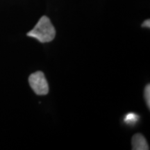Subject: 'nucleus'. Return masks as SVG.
Here are the masks:
<instances>
[{
  "mask_svg": "<svg viewBox=\"0 0 150 150\" xmlns=\"http://www.w3.org/2000/svg\"><path fill=\"white\" fill-rule=\"evenodd\" d=\"M31 88L36 95H45L49 93V86L44 73L38 71L31 74L29 77Z\"/></svg>",
  "mask_w": 150,
  "mask_h": 150,
  "instance_id": "f03ea898",
  "label": "nucleus"
},
{
  "mask_svg": "<svg viewBox=\"0 0 150 150\" xmlns=\"http://www.w3.org/2000/svg\"><path fill=\"white\" fill-rule=\"evenodd\" d=\"M140 117L136 113L134 112H129L125 116L124 122L128 125H135L139 120Z\"/></svg>",
  "mask_w": 150,
  "mask_h": 150,
  "instance_id": "20e7f679",
  "label": "nucleus"
},
{
  "mask_svg": "<svg viewBox=\"0 0 150 150\" xmlns=\"http://www.w3.org/2000/svg\"><path fill=\"white\" fill-rule=\"evenodd\" d=\"M142 27H150V20H146L145 21H144L143 23L142 24Z\"/></svg>",
  "mask_w": 150,
  "mask_h": 150,
  "instance_id": "423d86ee",
  "label": "nucleus"
},
{
  "mask_svg": "<svg viewBox=\"0 0 150 150\" xmlns=\"http://www.w3.org/2000/svg\"><path fill=\"white\" fill-rule=\"evenodd\" d=\"M131 144L132 149L134 150H147L149 149L145 138L140 134H136L133 136Z\"/></svg>",
  "mask_w": 150,
  "mask_h": 150,
  "instance_id": "7ed1b4c3",
  "label": "nucleus"
},
{
  "mask_svg": "<svg viewBox=\"0 0 150 150\" xmlns=\"http://www.w3.org/2000/svg\"><path fill=\"white\" fill-rule=\"evenodd\" d=\"M27 35V36L35 38L40 42H49L55 38L56 30L50 18L47 16H42L34 28L28 32Z\"/></svg>",
  "mask_w": 150,
  "mask_h": 150,
  "instance_id": "f257e3e1",
  "label": "nucleus"
},
{
  "mask_svg": "<svg viewBox=\"0 0 150 150\" xmlns=\"http://www.w3.org/2000/svg\"><path fill=\"white\" fill-rule=\"evenodd\" d=\"M145 98L148 108H150V85L147 84L145 89Z\"/></svg>",
  "mask_w": 150,
  "mask_h": 150,
  "instance_id": "39448f33",
  "label": "nucleus"
}]
</instances>
